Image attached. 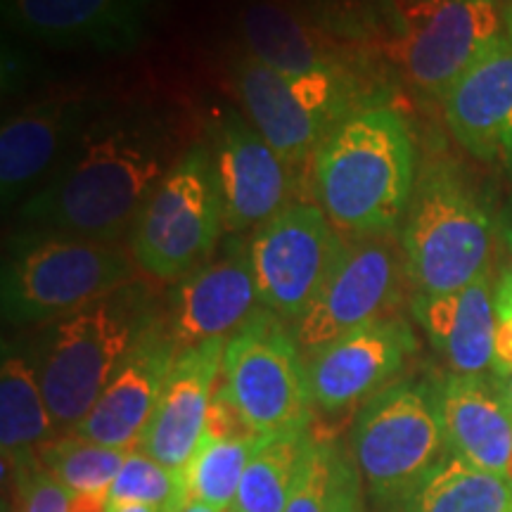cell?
I'll return each mask as SVG.
<instances>
[{
  "label": "cell",
  "instance_id": "obj_1",
  "mask_svg": "<svg viewBox=\"0 0 512 512\" xmlns=\"http://www.w3.org/2000/svg\"><path fill=\"white\" fill-rule=\"evenodd\" d=\"M174 147L162 112L100 107L46 183L24 200L19 221L29 233L119 242L176 164Z\"/></svg>",
  "mask_w": 512,
  "mask_h": 512
},
{
  "label": "cell",
  "instance_id": "obj_2",
  "mask_svg": "<svg viewBox=\"0 0 512 512\" xmlns=\"http://www.w3.org/2000/svg\"><path fill=\"white\" fill-rule=\"evenodd\" d=\"M318 204L339 233L389 235L415 192V143L389 105H366L337 124L313 159Z\"/></svg>",
  "mask_w": 512,
  "mask_h": 512
},
{
  "label": "cell",
  "instance_id": "obj_3",
  "mask_svg": "<svg viewBox=\"0 0 512 512\" xmlns=\"http://www.w3.org/2000/svg\"><path fill=\"white\" fill-rule=\"evenodd\" d=\"M157 318L150 287L136 278L53 323L36 356V368L57 432H72L91 413Z\"/></svg>",
  "mask_w": 512,
  "mask_h": 512
},
{
  "label": "cell",
  "instance_id": "obj_4",
  "mask_svg": "<svg viewBox=\"0 0 512 512\" xmlns=\"http://www.w3.org/2000/svg\"><path fill=\"white\" fill-rule=\"evenodd\" d=\"M401 252L415 294H448L489 273L494 221L453 166L422 171L403 216Z\"/></svg>",
  "mask_w": 512,
  "mask_h": 512
},
{
  "label": "cell",
  "instance_id": "obj_5",
  "mask_svg": "<svg viewBox=\"0 0 512 512\" xmlns=\"http://www.w3.org/2000/svg\"><path fill=\"white\" fill-rule=\"evenodd\" d=\"M119 242L27 233L3 266V316L12 325L57 323L136 280Z\"/></svg>",
  "mask_w": 512,
  "mask_h": 512
},
{
  "label": "cell",
  "instance_id": "obj_6",
  "mask_svg": "<svg viewBox=\"0 0 512 512\" xmlns=\"http://www.w3.org/2000/svg\"><path fill=\"white\" fill-rule=\"evenodd\" d=\"M223 230L221 183L207 143L178 155L131 228V254L155 280L178 283L214 256Z\"/></svg>",
  "mask_w": 512,
  "mask_h": 512
},
{
  "label": "cell",
  "instance_id": "obj_7",
  "mask_svg": "<svg viewBox=\"0 0 512 512\" xmlns=\"http://www.w3.org/2000/svg\"><path fill=\"white\" fill-rule=\"evenodd\" d=\"M439 387L392 382L363 403L351 430V460L370 496L394 505L446 456Z\"/></svg>",
  "mask_w": 512,
  "mask_h": 512
},
{
  "label": "cell",
  "instance_id": "obj_8",
  "mask_svg": "<svg viewBox=\"0 0 512 512\" xmlns=\"http://www.w3.org/2000/svg\"><path fill=\"white\" fill-rule=\"evenodd\" d=\"M259 439L306 434L313 394L306 356L287 320L261 306L228 339L219 377Z\"/></svg>",
  "mask_w": 512,
  "mask_h": 512
},
{
  "label": "cell",
  "instance_id": "obj_9",
  "mask_svg": "<svg viewBox=\"0 0 512 512\" xmlns=\"http://www.w3.org/2000/svg\"><path fill=\"white\" fill-rule=\"evenodd\" d=\"M238 29L247 53L273 69L330 131L366 107L358 105L363 88L351 62L302 12L280 0H247Z\"/></svg>",
  "mask_w": 512,
  "mask_h": 512
},
{
  "label": "cell",
  "instance_id": "obj_10",
  "mask_svg": "<svg viewBox=\"0 0 512 512\" xmlns=\"http://www.w3.org/2000/svg\"><path fill=\"white\" fill-rule=\"evenodd\" d=\"M392 31L401 72L434 98L508 36L501 0H394Z\"/></svg>",
  "mask_w": 512,
  "mask_h": 512
},
{
  "label": "cell",
  "instance_id": "obj_11",
  "mask_svg": "<svg viewBox=\"0 0 512 512\" xmlns=\"http://www.w3.org/2000/svg\"><path fill=\"white\" fill-rule=\"evenodd\" d=\"M347 245L320 204H287L249 240L261 306L297 323L328 283Z\"/></svg>",
  "mask_w": 512,
  "mask_h": 512
},
{
  "label": "cell",
  "instance_id": "obj_12",
  "mask_svg": "<svg viewBox=\"0 0 512 512\" xmlns=\"http://www.w3.org/2000/svg\"><path fill=\"white\" fill-rule=\"evenodd\" d=\"M406 278L403 252L387 235L356 238L292 332L304 356L316 354L363 325L389 318Z\"/></svg>",
  "mask_w": 512,
  "mask_h": 512
},
{
  "label": "cell",
  "instance_id": "obj_13",
  "mask_svg": "<svg viewBox=\"0 0 512 512\" xmlns=\"http://www.w3.org/2000/svg\"><path fill=\"white\" fill-rule=\"evenodd\" d=\"M209 152L221 183L226 230H256L283 211L292 197L294 174L245 114L223 107L209 124Z\"/></svg>",
  "mask_w": 512,
  "mask_h": 512
},
{
  "label": "cell",
  "instance_id": "obj_14",
  "mask_svg": "<svg viewBox=\"0 0 512 512\" xmlns=\"http://www.w3.org/2000/svg\"><path fill=\"white\" fill-rule=\"evenodd\" d=\"M259 309L249 242L230 238L219 256L178 280L166 302L164 325L181 354L204 342L230 339Z\"/></svg>",
  "mask_w": 512,
  "mask_h": 512
},
{
  "label": "cell",
  "instance_id": "obj_15",
  "mask_svg": "<svg viewBox=\"0 0 512 512\" xmlns=\"http://www.w3.org/2000/svg\"><path fill=\"white\" fill-rule=\"evenodd\" d=\"M5 27L53 48L133 53L150 34L155 0H0Z\"/></svg>",
  "mask_w": 512,
  "mask_h": 512
},
{
  "label": "cell",
  "instance_id": "obj_16",
  "mask_svg": "<svg viewBox=\"0 0 512 512\" xmlns=\"http://www.w3.org/2000/svg\"><path fill=\"white\" fill-rule=\"evenodd\" d=\"M413 351V332L406 320L396 316L339 337L306 356L313 406L325 413H342L366 403L392 384Z\"/></svg>",
  "mask_w": 512,
  "mask_h": 512
},
{
  "label": "cell",
  "instance_id": "obj_17",
  "mask_svg": "<svg viewBox=\"0 0 512 512\" xmlns=\"http://www.w3.org/2000/svg\"><path fill=\"white\" fill-rule=\"evenodd\" d=\"M98 110V102L88 95L57 93L29 102L3 119L0 195L5 207L27 200L46 183Z\"/></svg>",
  "mask_w": 512,
  "mask_h": 512
},
{
  "label": "cell",
  "instance_id": "obj_18",
  "mask_svg": "<svg viewBox=\"0 0 512 512\" xmlns=\"http://www.w3.org/2000/svg\"><path fill=\"white\" fill-rule=\"evenodd\" d=\"M176 356L178 351L166 332L164 316H159L138 339L91 413L72 434L110 448H136L155 415Z\"/></svg>",
  "mask_w": 512,
  "mask_h": 512
},
{
  "label": "cell",
  "instance_id": "obj_19",
  "mask_svg": "<svg viewBox=\"0 0 512 512\" xmlns=\"http://www.w3.org/2000/svg\"><path fill=\"white\" fill-rule=\"evenodd\" d=\"M226 344L228 339H214L176 356L155 415L138 441V451L171 470H185L204 437V422L221 377Z\"/></svg>",
  "mask_w": 512,
  "mask_h": 512
},
{
  "label": "cell",
  "instance_id": "obj_20",
  "mask_svg": "<svg viewBox=\"0 0 512 512\" xmlns=\"http://www.w3.org/2000/svg\"><path fill=\"white\" fill-rule=\"evenodd\" d=\"M453 138L479 162L512 169V38L505 36L444 98Z\"/></svg>",
  "mask_w": 512,
  "mask_h": 512
},
{
  "label": "cell",
  "instance_id": "obj_21",
  "mask_svg": "<svg viewBox=\"0 0 512 512\" xmlns=\"http://www.w3.org/2000/svg\"><path fill=\"white\" fill-rule=\"evenodd\" d=\"M242 114L294 176L304 169L330 136V126L306 110L292 88L247 50L230 64Z\"/></svg>",
  "mask_w": 512,
  "mask_h": 512
},
{
  "label": "cell",
  "instance_id": "obj_22",
  "mask_svg": "<svg viewBox=\"0 0 512 512\" xmlns=\"http://www.w3.org/2000/svg\"><path fill=\"white\" fill-rule=\"evenodd\" d=\"M496 285L491 271L448 294H415L413 313L453 375H484L494 363Z\"/></svg>",
  "mask_w": 512,
  "mask_h": 512
},
{
  "label": "cell",
  "instance_id": "obj_23",
  "mask_svg": "<svg viewBox=\"0 0 512 512\" xmlns=\"http://www.w3.org/2000/svg\"><path fill=\"white\" fill-rule=\"evenodd\" d=\"M448 453L512 482V420L484 375H451L439 387Z\"/></svg>",
  "mask_w": 512,
  "mask_h": 512
},
{
  "label": "cell",
  "instance_id": "obj_24",
  "mask_svg": "<svg viewBox=\"0 0 512 512\" xmlns=\"http://www.w3.org/2000/svg\"><path fill=\"white\" fill-rule=\"evenodd\" d=\"M57 425L50 413L36 361L3 347L0 366V451H3V477L8 472L34 463L38 451L53 441Z\"/></svg>",
  "mask_w": 512,
  "mask_h": 512
},
{
  "label": "cell",
  "instance_id": "obj_25",
  "mask_svg": "<svg viewBox=\"0 0 512 512\" xmlns=\"http://www.w3.org/2000/svg\"><path fill=\"white\" fill-rule=\"evenodd\" d=\"M392 512H512V482L446 453Z\"/></svg>",
  "mask_w": 512,
  "mask_h": 512
},
{
  "label": "cell",
  "instance_id": "obj_26",
  "mask_svg": "<svg viewBox=\"0 0 512 512\" xmlns=\"http://www.w3.org/2000/svg\"><path fill=\"white\" fill-rule=\"evenodd\" d=\"M313 434L261 439L242 475L238 512H285Z\"/></svg>",
  "mask_w": 512,
  "mask_h": 512
},
{
  "label": "cell",
  "instance_id": "obj_27",
  "mask_svg": "<svg viewBox=\"0 0 512 512\" xmlns=\"http://www.w3.org/2000/svg\"><path fill=\"white\" fill-rule=\"evenodd\" d=\"M131 451L95 444L69 432L67 437L48 441L38 451V460L69 494H110Z\"/></svg>",
  "mask_w": 512,
  "mask_h": 512
},
{
  "label": "cell",
  "instance_id": "obj_28",
  "mask_svg": "<svg viewBox=\"0 0 512 512\" xmlns=\"http://www.w3.org/2000/svg\"><path fill=\"white\" fill-rule=\"evenodd\" d=\"M259 441L261 439L211 441L202 437L195 456L183 470L190 501H200L221 512L233 510L242 475Z\"/></svg>",
  "mask_w": 512,
  "mask_h": 512
},
{
  "label": "cell",
  "instance_id": "obj_29",
  "mask_svg": "<svg viewBox=\"0 0 512 512\" xmlns=\"http://www.w3.org/2000/svg\"><path fill=\"white\" fill-rule=\"evenodd\" d=\"M190 501L183 470H171L133 448L110 489L112 505H147L157 512H181Z\"/></svg>",
  "mask_w": 512,
  "mask_h": 512
},
{
  "label": "cell",
  "instance_id": "obj_30",
  "mask_svg": "<svg viewBox=\"0 0 512 512\" xmlns=\"http://www.w3.org/2000/svg\"><path fill=\"white\" fill-rule=\"evenodd\" d=\"M302 15L330 36L366 38L394 22V0H294Z\"/></svg>",
  "mask_w": 512,
  "mask_h": 512
},
{
  "label": "cell",
  "instance_id": "obj_31",
  "mask_svg": "<svg viewBox=\"0 0 512 512\" xmlns=\"http://www.w3.org/2000/svg\"><path fill=\"white\" fill-rule=\"evenodd\" d=\"M337 456L339 446L311 437L285 512H330Z\"/></svg>",
  "mask_w": 512,
  "mask_h": 512
},
{
  "label": "cell",
  "instance_id": "obj_32",
  "mask_svg": "<svg viewBox=\"0 0 512 512\" xmlns=\"http://www.w3.org/2000/svg\"><path fill=\"white\" fill-rule=\"evenodd\" d=\"M12 477H15L17 512H72L69 491L50 475L38 458Z\"/></svg>",
  "mask_w": 512,
  "mask_h": 512
},
{
  "label": "cell",
  "instance_id": "obj_33",
  "mask_svg": "<svg viewBox=\"0 0 512 512\" xmlns=\"http://www.w3.org/2000/svg\"><path fill=\"white\" fill-rule=\"evenodd\" d=\"M204 439L211 441H235V439H259L247 425L245 415L235 406L221 382L216 384L214 396H211L207 422H204Z\"/></svg>",
  "mask_w": 512,
  "mask_h": 512
},
{
  "label": "cell",
  "instance_id": "obj_34",
  "mask_svg": "<svg viewBox=\"0 0 512 512\" xmlns=\"http://www.w3.org/2000/svg\"><path fill=\"white\" fill-rule=\"evenodd\" d=\"M496 306V339L491 373H512V266L503 268L494 292Z\"/></svg>",
  "mask_w": 512,
  "mask_h": 512
},
{
  "label": "cell",
  "instance_id": "obj_35",
  "mask_svg": "<svg viewBox=\"0 0 512 512\" xmlns=\"http://www.w3.org/2000/svg\"><path fill=\"white\" fill-rule=\"evenodd\" d=\"M330 512H366L363 503V479L354 460L339 451L335 465V482H332Z\"/></svg>",
  "mask_w": 512,
  "mask_h": 512
},
{
  "label": "cell",
  "instance_id": "obj_36",
  "mask_svg": "<svg viewBox=\"0 0 512 512\" xmlns=\"http://www.w3.org/2000/svg\"><path fill=\"white\" fill-rule=\"evenodd\" d=\"M110 494H69L72 512H110Z\"/></svg>",
  "mask_w": 512,
  "mask_h": 512
},
{
  "label": "cell",
  "instance_id": "obj_37",
  "mask_svg": "<svg viewBox=\"0 0 512 512\" xmlns=\"http://www.w3.org/2000/svg\"><path fill=\"white\" fill-rule=\"evenodd\" d=\"M489 382H491V387H494L498 399H501L505 413H508L510 420H512V373L491 375Z\"/></svg>",
  "mask_w": 512,
  "mask_h": 512
},
{
  "label": "cell",
  "instance_id": "obj_38",
  "mask_svg": "<svg viewBox=\"0 0 512 512\" xmlns=\"http://www.w3.org/2000/svg\"><path fill=\"white\" fill-rule=\"evenodd\" d=\"M110 512H157L147 505H110Z\"/></svg>",
  "mask_w": 512,
  "mask_h": 512
},
{
  "label": "cell",
  "instance_id": "obj_39",
  "mask_svg": "<svg viewBox=\"0 0 512 512\" xmlns=\"http://www.w3.org/2000/svg\"><path fill=\"white\" fill-rule=\"evenodd\" d=\"M181 512H221V510H214L211 505H204L200 501H188Z\"/></svg>",
  "mask_w": 512,
  "mask_h": 512
},
{
  "label": "cell",
  "instance_id": "obj_40",
  "mask_svg": "<svg viewBox=\"0 0 512 512\" xmlns=\"http://www.w3.org/2000/svg\"><path fill=\"white\" fill-rule=\"evenodd\" d=\"M503 15H505V31H508V36L512 38V0H505Z\"/></svg>",
  "mask_w": 512,
  "mask_h": 512
},
{
  "label": "cell",
  "instance_id": "obj_41",
  "mask_svg": "<svg viewBox=\"0 0 512 512\" xmlns=\"http://www.w3.org/2000/svg\"><path fill=\"white\" fill-rule=\"evenodd\" d=\"M503 240H505V245H508L510 254H512V223H508V226L503 228Z\"/></svg>",
  "mask_w": 512,
  "mask_h": 512
},
{
  "label": "cell",
  "instance_id": "obj_42",
  "mask_svg": "<svg viewBox=\"0 0 512 512\" xmlns=\"http://www.w3.org/2000/svg\"><path fill=\"white\" fill-rule=\"evenodd\" d=\"M226 512H238V510H235V508H233V510H226Z\"/></svg>",
  "mask_w": 512,
  "mask_h": 512
}]
</instances>
